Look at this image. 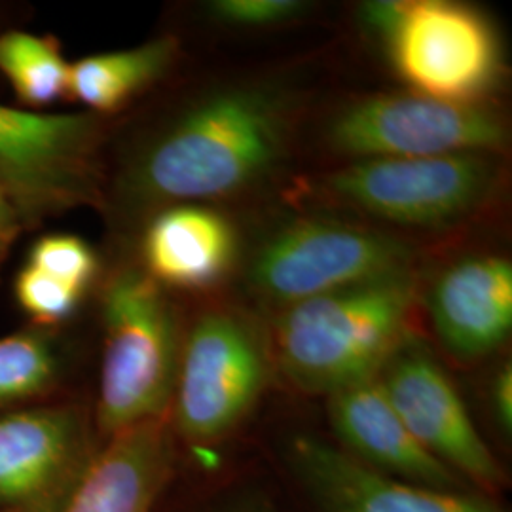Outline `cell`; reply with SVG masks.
<instances>
[{
    "label": "cell",
    "instance_id": "6da1fadb",
    "mask_svg": "<svg viewBox=\"0 0 512 512\" xmlns=\"http://www.w3.org/2000/svg\"><path fill=\"white\" fill-rule=\"evenodd\" d=\"M298 109V95L279 80L207 90L148 145L131 175L133 192L152 203L205 205L255 190L287 160Z\"/></svg>",
    "mask_w": 512,
    "mask_h": 512
},
{
    "label": "cell",
    "instance_id": "7a4b0ae2",
    "mask_svg": "<svg viewBox=\"0 0 512 512\" xmlns=\"http://www.w3.org/2000/svg\"><path fill=\"white\" fill-rule=\"evenodd\" d=\"M414 270L319 294L277 310L272 353L291 384L334 395L380 376L414 340L420 306Z\"/></svg>",
    "mask_w": 512,
    "mask_h": 512
},
{
    "label": "cell",
    "instance_id": "3957f363",
    "mask_svg": "<svg viewBox=\"0 0 512 512\" xmlns=\"http://www.w3.org/2000/svg\"><path fill=\"white\" fill-rule=\"evenodd\" d=\"M366 29L410 92L450 103H486L503 76L492 21L452 0H378L361 8Z\"/></svg>",
    "mask_w": 512,
    "mask_h": 512
},
{
    "label": "cell",
    "instance_id": "277c9868",
    "mask_svg": "<svg viewBox=\"0 0 512 512\" xmlns=\"http://www.w3.org/2000/svg\"><path fill=\"white\" fill-rule=\"evenodd\" d=\"M103 321L97 421L112 437L164 418L183 346L175 308L145 270L124 268L112 275L103 294Z\"/></svg>",
    "mask_w": 512,
    "mask_h": 512
},
{
    "label": "cell",
    "instance_id": "5b68a950",
    "mask_svg": "<svg viewBox=\"0 0 512 512\" xmlns=\"http://www.w3.org/2000/svg\"><path fill=\"white\" fill-rule=\"evenodd\" d=\"M416 251L387 232L332 219H293L255 249L249 291L275 310L414 270Z\"/></svg>",
    "mask_w": 512,
    "mask_h": 512
},
{
    "label": "cell",
    "instance_id": "8992f818",
    "mask_svg": "<svg viewBox=\"0 0 512 512\" xmlns=\"http://www.w3.org/2000/svg\"><path fill=\"white\" fill-rule=\"evenodd\" d=\"M499 183L495 154L355 160L323 177L338 205L404 228H448L478 213Z\"/></svg>",
    "mask_w": 512,
    "mask_h": 512
},
{
    "label": "cell",
    "instance_id": "52a82bcc",
    "mask_svg": "<svg viewBox=\"0 0 512 512\" xmlns=\"http://www.w3.org/2000/svg\"><path fill=\"white\" fill-rule=\"evenodd\" d=\"M270 374V348L255 321L232 308L202 313L184 338L173 418L192 444H215L255 408Z\"/></svg>",
    "mask_w": 512,
    "mask_h": 512
},
{
    "label": "cell",
    "instance_id": "ba28073f",
    "mask_svg": "<svg viewBox=\"0 0 512 512\" xmlns=\"http://www.w3.org/2000/svg\"><path fill=\"white\" fill-rule=\"evenodd\" d=\"M503 114L486 103H450L414 92L374 93L332 114L330 150L355 160L497 154L507 147Z\"/></svg>",
    "mask_w": 512,
    "mask_h": 512
},
{
    "label": "cell",
    "instance_id": "9c48e42d",
    "mask_svg": "<svg viewBox=\"0 0 512 512\" xmlns=\"http://www.w3.org/2000/svg\"><path fill=\"white\" fill-rule=\"evenodd\" d=\"M92 114H37L0 105V194L21 222L97 198Z\"/></svg>",
    "mask_w": 512,
    "mask_h": 512
},
{
    "label": "cell",
    "instance_id": "30bf717a",
    "mask_svg": "<svg viewBox=\"0 0 512 512\" xmlns=\"http://www.w3.org/2000/svg\"><path fill=\"white\" fill-rule=\"evenodd\" d=\"M391 406L421 446L463 480L503 482L499 461L480 437L458 389L427 349L410 340L378 376Z\"/></svg>",
    "mask_w": 512,
    "mask_h": 512
},
{
    "label": "cell",
    "instance_id": "8fae6325",
    "mask_svg": "<svg viewBox=\"0 0 512 512\" xmlns=\"http://www.w3.org/2000/svg\"><path fill=\"white\" fill-rule=\"evenodd\" d=\"M293 465L325 512H503L482 497L385 475L311 437L294 440Z\"/></svg>",
    "mask_w": 512,
    "mask_h": 512
},
{
    "label": "cell",
    "instance_id": "7c38bea8",
    "mask_svg": "<svg viewBox=\"0 0 512 512\" xmlns=\"http://www.w3.org/2000/svg\"><path fill=\"white\" fill-rule=\"evenodd\" d=\"M427 311L440 344L458 359L501 348L512 329V266L499 255L463 256L440 272Z\"/></svg>",
    "mask_w": 512,
    "mask_h": 512
},
{
    "label": "cell",
    "instance_id": "4fadbf2b",
    "mask_svg": "<svg viewBox=\"0 0 512 512\" xmlns=\"http://www.w3.org/2000/svg\"><path fill=\"white\" fill-rule=\"evenodd\" d=\"M329 416L346 452L368 467L437 490L463 486V480L410 433L378 378L330 395Z\"/></svg>",
    "mask_w": 512,
    "mask_h": 512
},
{
    "label": "cell",
    "instance_id": "5bb4252c",
    "mask_svg": "<svg viewBox=\"0 0 512 512\" xmlns=\"http://www.w3.org/2000/svg\"><path fill=\"white\" fill-rule=\"evenodd\" d=\"M238 256L234 222L203 203L167 205L150 220L143 238L145 272L164 289L215 287L230 275Z\"/></svg>",
    "mask_w": 512,
    "mask_h": 512
},
{
    "label": "cell",
    "instance_id": "9a60e30c",
    "mask_svg": "<svg viewBox=\"0 0 512 512\" xmlns=\"http://www.w3.org/2000/svg\"><path fill=\"white\" fill-rule=\"evenodd\" d=\"M80 420L71 408H33L0 418V507H35L73 475Z\"/></svg>",
    "mask_w": 512,
    "mask_h": 512
},
{
    "label": "cell",
    "instance_id": "2e32d148",
    "mask_svg": "<svg viewBox=\"0 0 512 512\" xmlns=\"http://www.w3.org/2000/svg\"><path fill=\"white\" fill-rule=\"evenodd\" d=\"M169 465L164 418L129 427L82 471L63 512H152Z\"/></svg>",
    "mask_w": 512,
    "mask_h": 512
},
{
    "label": "cell",
    "instance_id": "e0dca14e",
    "mask_svg": "<svg viewBox=\"0 0 512 512\" xmlns=\"http://www.w3.org/2000/svg\"><path fill=\"white\" fill-rule=\"evenodd\" d=\"M177 52V40L164 37L128 50L88 55L69 67L67 95L93 112H116L162 78Z\"/></svg>",
    "mask_w": 512,
    "mask_h": 512
},
{
    "label": "cell",
    "instance_id": "ac0fdd59",
    "mask_svg": "<svg viewBox=\"0 0 512 512\" xmlns=\"http://www.w3.org/2000/svg\"><path fill=\"white\" fill-rule=\"evenodd\" d=\"M69 67L54 38L23 31L0 35V73L29 105L44 107L67 95Z\"/></svg>",
    "mask_w": 512,
    "mask_h": 512
},
{
    "label": "cell",
    "instance_id": "d6986e66",
    "mask_svg": "<svg viewBox=\"0 0 512 512\" xmlns=\"http://www.w3.org/2000/svg\"><path fill=\"white\" fill-rule=\"evenodd\" d=\"M57 357L46 334L27 330L0 338V410L54 384Z\"/></svg>",
    "mask_w": 512,
    "mask_h": 512
},
{
    "label": "cell",
    "instance_id": "ffe728a7",
    "mask_svg": "<svg viewBox=\"0 0 512 512\" xmlns=\"http://www.w3.org/2000/svg\"><path fill=\"white\" fill-rule=\"evenodd\" d=\"M29 264L84 293L99 268L97 256L84 239L61 234L40 239L31 251Z\"/></svg>",
    "mask_w": 512,
    "mask_h": 512
},
{
    "label": "cell",
    "instance_id": "44dd1931",
    "mask_svg": "<svg viewBox=\"0 0 512 512\" xmlns=\"http://www.w3.org/2000/svg\"><path fill=\"white\" fill-rule=\"evenodd\" d=\"M84 291L40 272L27 264L16 279V298L23 311L40 325H55L67 319L80 304Z\"/></svg>",
    "mask_w": 512,
    "mask_h": 512
},
{
    "label": "cell",
    "instance_id": "7402d4cb",
    "mask_svg": "<svg viewBox=\"0 0 512 512\" xmlns=\"http://www.w3.org/2000/svg\"><path fill=\"white\" fill-rule=\"evenodd\" d=\"M300 0H215L209 6L213 21L234 29H264L304 14Z\"/></svg>",
    "mask_w": 512,
    "mask_h": 512
},
{
    "label": "cell",
    "instance_id": "603a6c76",
    "mask_svg": "<svg viewBox=\"0 0 512 512\" xmlns=\"http://www.w3.org/2000/svg\"><path fill=\"white\" fill-rule=\"evenodd\" d=\"M492 401L497 420L503 425V429H511L512 423V370L511 366H505L495 376Z\"/></svg>",
    "mask_w": 512,
    "mask_h": 512
},
{
    "label": "cell",
    "instance_id": "cb8c5ba5",
    "mask_svg": "<svg viewBox=\"0 0 512 512\" xmlns=\"http://www.w3.org/2000/svg\"><path fill=\"white\" fill-rule=\"evenodd\" d=\"M18 213L10 202L0 194V256L8 249L10 241L16 238L19 228Z\"/></svg>",
    "mask_w": 512,
    "mask_h": 512
}]
</instances>
